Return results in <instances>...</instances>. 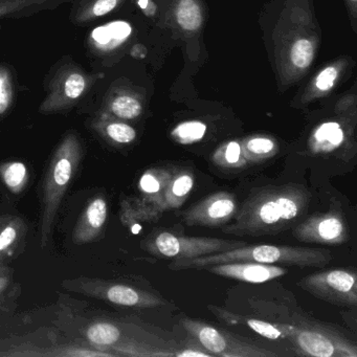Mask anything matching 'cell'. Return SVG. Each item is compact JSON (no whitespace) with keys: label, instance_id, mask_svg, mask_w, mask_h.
I'll list each match as a JSON object with an SVG mask.
<instances>
[{"label":"cell","instance_id":"obj_25","mask_svg":"<svg viewBox=\"0 0 357 357\" xmlns=\"http://www.w3.org/2000/svg\"><path fill=\"white\" fill-rule=\"evenodd\" d=\"M17 97L15 70L6 62H0V118L9 114Z\"/></svg>","mask_w":357,"mask_h":357},{"label":"cell","instance_id":"obj_2","mask_svg":"<svg viewBox=\"0 0 357 357\" xmlns=\"http://www.w3.org/2000/svg\"><path fill=\"white\" fill-rule=\"evenodd\" d=\"M57 325L76 342L110 353L112 356H174L160 340L126 319L85 317L72 309L59 311Z\"/></svg>","mask_w":357,"mask_h":357},{"label":"cell","instance_id":"obj_33","mask_svg":"<svg viewBox=\"0 0 357 357\" xmlns=\"http://www.w3.org/2000/svg\"><path fill=\"white\" fill-rule=\"evenodd\" d=\"M174 356H213V355L208 352L206 349H198V347L191 344L187 348L183 349V351L175 352Z\"/></svg>","mask_w":357,"mask_h":357},{"label":"cell","instance_id":"obj_29","mask_svg":"<svg viewBox=\"0 0 357 357\" xmlns=\"http://www.w3.org/2000/svg\"><path fill=\"white\" fill-rule=\"evenodd\" d=\"M206 132V125L200 121H190L181 123L172 131V137L177 143L191 145L204 139Z\"/></svg>","mask_w":357,"mask_h":357},{"label":"cell","instance_id":"obj_13","mask_svg":"<svg viewBox=\"0 0 357 357\" xmlns=\"http://www.w3.org/2000/svg\"><path fill=\"white\" fill-rule=\"evenodd\" d=\"M238 212L237 198L227 191L216 192L183 213L189 227H219L227 225Z\"/></svg>","mask_w":357,"mask_h":357},{"label":"cell","instance_id":"obj_14","mask_svg":"<svg viewBox=\"0 0 357 357\" xmlns=\"http://www.w3.org/2000/svg\"><path fill=\"white\" fill-rule=\"evenodd\" d=\"M5 351H0V356H49V357H93L112 356L106 351L100 350L89 344L75 342L66 344L40 346L34 342L18 338L11 344H5Z\"/></svg>","mask_w":357,"mask_h":357},{"label":"cell","instance_id":"obj_7","mask_svg":"<svg viewBox=\"0 0 357 357\" xmlns=\"http://www.w3.org/2000/svg\"><path fill=\"white\" fill-rule=\"evenodd\" d=\"M61 286L70 291L127 308H155L166 304V301L162 300V296L153 292L98 278L66 279L62 281Z\"/></svg>","mask_w":357,"mask_h":357},{"label":"cell","instance_id":"obj_22","mask_svg":"<svg viewBox=\"0 0 357 357\" xmlns=\"http://www.w3.org/2000/svg\"><path fill=\"white\" fill-rule=\"evenodd\" d=\"M194 183L195 176L191 170L183 169L173 173L165 193V213L181 208L193 191Z\"/></svg>","mask_w":357,"mask_h":357},{"label":"cell","instance_id":"obj_8","mask_svg":"<svg viewBox=\"0 0 357 357\" xmlns=\"http://www.w3.org/2000/svg\"><path fill=\"white\" fill-rule=\"evenodd\" d=\"M181 325L192 338L202 344L213 356L273 357L277 353L262 348L246 338L219 330L199 319L183 317Z\"/></svg>","mask_w":357,"mask_h":357},{"label":"cell","instance_id":"obj_4","mask_svg":"<svg viewBox=\"0 0 357 357\" xmlns=\"http://www.w3.org/2000/svg\"><path fill=\"white\" fill-rule=\"evenodd\" d=\"M104 76L103 70L89 72L74 58L63 56L45 75V96L38 112L49 116L91 107L96 86Z\"/></svg>","mask_w":357,"mask_h":357},{"label":"cell","instance_id":"obj_11","mask_svg":"<svg viewBox=\"0 0 357 357\" xmlns=\"http://www.w3.org/2000/svg\"><path fill=\"white\" fill-rule=\"evenodd\" d=\"M93 26L84 40L85 54L93 70H100L128 43L133 29L126 20H112Z\"/></svg>","mask_w":357,"mask_h":357},{"label":"cell","instance_id":"obj_1","mask_svg":"<svg viewBox=\"0 0 357 357\" xmlns=\"http://www.w3.org/2000/svg\"><path fill=\"white\" fill-rule=\"evenodd\" d=\"M311 202L308 188L298 183L266 185L250 192L235 222L223 231L235 236H271L292 229L306 216Z\"/></svg>","mask_w":357,"mask_h":357},{"label":"cell","instance_id":"obj_9","mask_svg":"<svg viewBox=\"0 0 357 357\" xmlns=\"http://www.w3.org/2000/svg\"><path fill=\"white\" fill-rule=\"evenodd\" d=\"M303 290L338 307H356V273L350 268H334L311 273L298 282Z\"/></svg>","mask_w":357,"mask_h":357},{"label":"cell","instance_id":"obj_30","mask_svg":"<svg viewBox=\"0 0 357 357\" xmlns=\"http://www.w3.org/2000/svg\"><path fill=\"white\" fill-rule=\"evenodd\" d=\"M241 319L244 323L243 325L248 326L263 337L268 338V340L287 338L284 324H273L268 323V321H259V319H242V317Z\"/></svg>","mask_w":357,"mask_h":357},{"label":"cell","instance_id":"obj_27","mask_svg":"<svg viewBox=\"0 0 357 357\" xmlns=\"http://www.w3.org/2000/svg\"><path fill=\"white\" fill-rule=\"evenodd\" d=\"M0 178L10 192L20 194L29 181V170L22 162H8L0 166Z\"/></svg>","mask_w":357,"mask_h":357},{"label":"cell","instance_id":"obj_10","mask_svg":"<svg viewBox=\"0 0 357 357\" xmlns=\"http://www.w3.org/2000/svg\"><path fill=\"white\" fill-rule=\"evenodd\" d=\"M284 328L298 354L314 357L357 356V348L353 342L327 328L286 324Z\"/></svg>","mask_w":357,"mask_h":357},{"label":"cell","instance_id":"obj_20","mask_svg":"<svg viewBox=\"0 0 357 357\" xmlns=\"http://www.w3.org/2000/svg\"><path fill=\"white\" fill-rule=\"evenodd\" d=\"M347 135L342 125L337 122H326L319 125L309 139V148L315 155L340 156Z\"/></svg>","mask_w":357,"mask_h":357},{"label":"cell","instance_id":"obj_17","mask_svg":"<svg viewBox=\"0 0 357 357\" xmlns=\"http://www.w3.org/2000/svg\"><path fill=\"white\" fill-rule=\"evenodd\" d=\"M96 98H101V101L99 107L93 108V110H99L125 122L139 118L143 112V104L139 98L125 89L112 86L103 96H93V100Z\"/></svg>","mask_w":357,"mask_h":357},{"label":"cell","instance_id":"obj_35","mask_svg":"<svg viewBox=\"0 0 357 357\" xmlns=\"http://www.w3.org/2000/svg\"><path fill=\"white\" fill-rule=\"evenodd\" d=\"M0 219H1V218H0Z\"/></svg>","mask_w":357,"mask_h":357},{"label":"cell","instance_id":"obj_34","mask_svg":"<svg viewBox=\"0 0 357 357\" xmlns=\"http://www.w3.org/2000/svg\"><path fill=\"white\" fill-rule=\"evenodd\" d=\"M12 277H13L12 269L0 265V296L9 287L12 282Z\"/></svg>","mask_w":357,"mask_h":357},{"label":"cell","instance_id":"obj_28","mask_svg":"<svg viewBox=\"0 0 357 357\" xmlns=\"http://www.w3.org/2000/svg\"><path fill=\"white\" fill-rule=\"evenodd\" d=\"M176 20L183 30L194 32L202 24V14L195 0H179L176 7Z\"/></svg>","mask_w":357,"mask_h":357},{"label":"cell","instance_id":"obj_21","mask_svg":"<svg viewBox=\"0 0 357 357\" xmlns=\"http://www.w3.org/2000/svg\"><path fill=\"white\" fill-rule=\"evenodd\" d=\"M74 0H0V30L1 22L9 20L31 17L45 11H53Z\"/></svg>","mask_w":357,"mask_h":357},{"label":"cell","instance_id":"obj_18","mask_svg":"<svg viewBox=\"0 0 357 357\" xmlns=\"http://www.w3.org/2000/svg\"><path fill=\"white\" fill-rule=\"evenodd\" d=\"M89 126L96 135L114 146H127L137 139V130L125 121L93 110Z\"/></svg>","mask_w":357,"mask_h":357},{"label":"cell","instance_id":"obj_31","mask_svg":"<svg viewBox=\"0 0 357 357\" xmlns=\"http://www.w3.org/2000/svg\"><path fill=\"white\" fill-rule=\"evenodd\" d=\"M313 57H314V47L307 39H300L292 45L290 51V61L294 64V68H301V70L309 68Z\"/></svg>","mask_w":357,"mask_h":357},{"label":"cell","instance_id":"obj_32","mask_svg":"<svg viewBox=\"0 0 357 357\" xmlns=\"http://www.w3.org/2000/svg\"><path fill=\"white\" fill-rule=\"evenodd\" d=\"M337 76V70L334 66H328L319 73L317 80H315V87L324 93L330 91L334 86Z\"/></svg>","mask_w":357,"mask_h":357},{"label":"cell","instance_id":"obj_3","mask_svg":"<svg viewBox=\"0 0 357 357\" xmlns=\"http://www.w3.org/2000/svg\"><path fill=\"white\" fill-rule=\"evenodd\" d=\"M333 255L324 248L289 245H246L227 252H217L198 258L173 260L169 264L172 271L204 269L212 265L231 262H255L262 264L285 265L300 268L324 267L329 264Z\"/></svg>","mask_w":357,"mask_h":357},{"label":"cell","instance_id":"obj_26","mask_svg":"<svg viewBox=\"0 0 357 357\" xmlns=\"http://www.w3.org/2000/svg\"><path fill=\"white\" fill-rule=\"evenodd\" d=\"M212 160L217 167L229 170H238L248 165L242 152L241 143L236 141L221 145L213 154Z\"/></svg>","mask_w":357,"mask_h":357},{"label":"cell","instance_id":"obj_24","mask_svg":"<svg viewBox=\"0 0 357 357\" xmlns=\"http://www.w3.org/2000/svg\"><path fill=\"white\" fill-rule=\"evenodd\" d=\"M242 152L248 164H261L273 158L279 151V146L275 139L268 137H248L241 143Z\"/></svg>","mask_w":357,"mask_h":357},{"label":"cell","instance_id":"obj_23","mask_svg":"<svg viewBox=\"0 0 357 357\" xmlns=\"http://www.w3.org/2000/svg\"><path fill=\"white\" fill-rule=\"evenodd\" d=\"M26 233V223L20 217L0 219V265L15 250Z\"/></svg>","mask_w":357,"mask_h":357},{"label":"cell","instance_id":"obj_16","mask_svg":"<svg viewBox=\"0 0 357 357\" xmlns=\"http://www.w3.org/2000/svg\"><path fill=\"white\" fill-rule=\"evenodd\" d=\"M108 218V202L97 196L87 204L73 231V242L78 245L98 241L103 236Z\"/></svg>","mask_w":357,"mask_h":357},{"label":"cell","instance_id":"obj_12","mask_svg":"<svg viewBox=\"0 0 357 357\" xmlns=\"http://www.w3.org/2000/svg\"><path fill=\"white\" fill-rule=\"evenodd\" d=\"M292 235L307 243L340 245L349 239V229L342 208L334 206L317 213L292 227Z\"/></svg>","mask_w":357,"mask_h":357},{"label":"cell","instance_id":"obj_6","mask_svg":"<svg viewBox=\"0 0 357 357\" xmlns=\"http://www.w3.org/2000/svg\"><path fill=\"white\" fill-rule=\"evenodd\" d=\"M246 245L239 240L213 237H185L168 231H155L143 242V248L155 258L181 260L227 252Z\"/></svg>","mask_w":357,"mask_h":357},{"label":"cell","instance_id":"obj_5","mask_svg":"<svg viewBox=\"0 0 357 357\" xmlns=\"http://www.w3.org/2000/svg\"><path fill=\"white\" fill-rule=\"evenodd\" d=\"M82 155L80 135L76 131H68L54 151L43 183L40 215V245L43 248H47L53 238L58 210L78 171Z\"/></svg>","mask_w":357,"mask_h":357},{"label":"cell","instance_id":"obj_15","mask_svg":"<svg viewBox=\"0 0 357 357\" xmlns=\"http://www.w3.org/2000/svg\"><path fill=\"white\" fill-rule=\"evenodd\" d=\"M208 273L245 283L261 284L283 277L287 269L281 265L255 262H231L204 267Z\"/></svg>","mask_w":357,"mask_h":357},{"label":"cell","instance_id":"obj_19","mask_svg":"<svg viewBox=\"0 0 357 357\" xmlns=\"http://www.w3.org/2000/svg\"><path fill=\"white\" fill-rule=\"evenodd\" d=\"M124 0H74L68 20L78 28L95 26L114 13Z\"/></svg>","mask_w":357,"mask_h":357}]
</instances>
